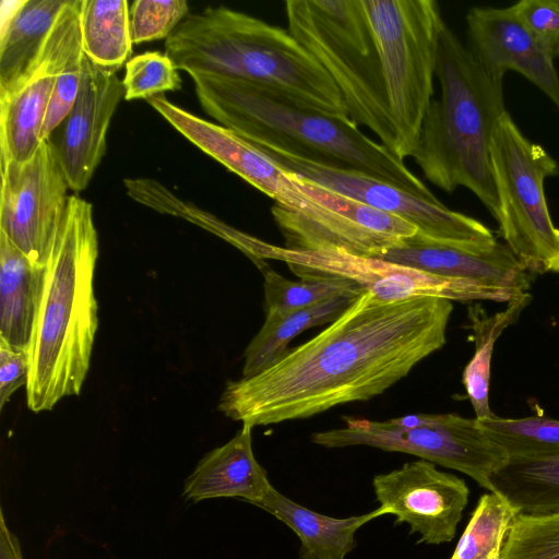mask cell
Wrapping results in <instances>:
<instances>
[{
  "mask_svg": "<svg viewBox=\"0 0 559 559\" xmlns=\"http://www.w3.org/2000/svg\"><path fill=\"white\" fill-rule=\"evenodd\" d=\"M452 310L445 298L389 302L365 290L314 337L260 373L229 381L218 411L253 428L372 399L443 347Z\"/></svg>",
  "mask_w": 559,
  "mask_h": 559,
  "instance_id": "cell-1",
  "label": "cell"
},
{
  "mask_svg": "<svg viewBox=\"0 0 559 559\" xmlns=\"http://www.w3.org/2000/svg\"><path fill=\"white\" fill-rule=\"evenodd\" d=\"M201 108L247 141L323 166L357 171L428 201V187L350 117L331 115L262 85L214 74H190Z\"/></svg>",
  "mask_w": 559,
  "mask_h": 559,
  "instance_id": "cell-2",
  "label": "cell"
},
{
  "mask_svg": "<svg viewBox=\"0 0 559 559\" xmlns=\"http://www.w3.org/2000/svg\"><path fill=\"white\" fill-rule=\"evenodd\" d=\"M97 257L93 205L72 193L46 264L29 346L26 403L35 413L81 393L98 328L93 284Z\"/></svg>",
  "mask_w": 559,
  "mask_h": 559,
  "instance_id": "cell-3",
  "label": "cell"
},
{
  "mask_svg": "<svg viewBox=\"0 0 559 559\" xmlns=\"http://www.w3.org/2000/svg\"><path fill=\"white\" fill-rule=\"evenodd\" d=\"M176 69L262 85L318 110L349 117L324 68L289 33L217 5L189 14L165 40Z\"/></svg>",
  "mask_w": 559,
  "mask_h": 559,
  "instance_id": "cell-4",
  "label": "cell"
},
{
  "mask_svg": "<svg viewBox=\"0 0 559 559\" xmlns=\"http://www.w3.org/2000/svg\"><path fill=\"white\" fill-rule=\"evenodd\" d=\"M436 76L441 96L427 109L412 157L435 186L449 193L467 188L497 219L490 144L507 111L502 85L484 73L447 24L439 38Z\"/></svg>",
  "mask_w": 559,
  "mask_h": 559,
  "instance_id": "cell-5",
  "label": "cell"
},
{
  "mask_svg": "<svg viewBox=\"0 0 559 559\" xmlns=\"http://www.w3.org/2000/svg\"><path fill=\"white\" fill-rule=\"evenodd\" d=\"M285 13L287 29L332 78L350 119L402 159L362 0H287Z\"/></svg>",
  "mask_w": 559,
  "mask_h": 559,
  "instance_id": "cell-6",
  "label": "cell"
},
{
  "mask_svg": "<svg viewBox=\"0 0 559 559\" xmlns=\"http://www.w3.org/2000/svg\"><path fill=\"white\" fill-rule=\"evenodd\" d=\"M362 5L404 160L417 147L432 100L438 45L445 22L435 0H362Z\"/></svg>",
  "mask_w": 559,
  "mask_h": 559,
  "instance_id": "cell-7",
  "label": "cell"
},
{
  "mask_svg": "<svg viewBox=\"0 0 559 559\" xmlns=\"http://www.w3.org/2000/svg\"><path fill=\"white\" fill-rule=\"evenodd\" d=\"M490 159L506 245L532 274L559 273V229L544 190L545 179L559 173L557 162L523 135L508 111L493 130Z\"/></svg>",
  "mask_w": 559,
  "mask_h": 559,
  "instance_id": "cell-8",
  "label": "cell"
},
{
  "mask_svg": "<svg viewBox=\"0 0 559 559\" xmlns=\"http://www.w3.org/2000/svg\"><path fill=\"white\" fill-rule=\"evenodd\" d=\"M344 421L342 428L313 433L312 442L329 449L366 445L415 455L461 472L488 491L492 475L509 461L476 417L413 414L384 421L354 417Z\"/></svg>",
  "mask_w": 559,
  "mask_h": 559,
  "instance_id": "cell-9",
  "label": "cell"
},
{
  "mask_svg": "<svg viewBox=\"0 0 559 559\" xmlns=\"http://www.w3.org/2000/svg\"><path fill=\"white\" fill-rule=\"evenodd\" d=\"M284 239L295 251L342 249L374 258L413 237L411 223L373 209L295 174L294 186L271 209Z\"/></svg>",
  "mask_w": 559,
  "mask_h": 559,
  "instance_id": "cell-10",
  "label": "cell"
},
{
  "mask_svg": "<svg viewBox=\"0 0 559 559\" xmlns=\"http://www.w3.org/2000/svg\"><path fill=\"white\" fill-rule=\"evenodd\" d=\"M265 259L285 262L300 280H348L381 301L439 297L451 301L492 300L508 304L518 296L469 280L444 277L383 259L356 255L342 249L295 251L260 239L253 262Z\"/></svg>",
  "mask_w": 559,
  "mask_h": 559,
  "instance_id": "cell-11",
  "label": "cell"
},
{
  "mask_svg": "<svg viewBox=\"0 0 559 559\" xmlns=\"http://www.w3.org/2000/svg\"><path fill=\"white\" fill-rule=\"evenodd\" d=\"M254 145L285 170L395 215L430 239L476 252L488 251L498 242L492 230L481 222L452 211L440 201L425 200L365 174L323 166L270 146Z\"/></svg>",
  "mask_w": 559,
  "mask_h": 559,
  "instance_id": "cell-12",
  "label": "cell"
},
{
  "mask_svg": "<svg viewBox=\"0 0 559 559\" xmlns=\"http://www.w3.org/2000/svg\"><path fill=\"white\" fill-rule=\"evenodd\" d=\"M0 231L33 263L46 266L70 190L56 143L43 141L24 163L0 162Z\"/></svg>",
  "mask_w": 559,
  "mask_h": 559,
  "instance_id": "cell-13",
  "label": "cell"
},
{
  "mask_svg": "<svg viewBox=\"0 0 559 559\" xmlns=\"http://www.w3.org/2000/svg\"><path fill=\"white\" fill-rule=\"evenodd\" d=\"M81 0H69L38 56L5 93L0 94V162L24 163L39 144L46 111L58 78L82 53Z\"/></svg>",
  "mask_w": 559,
  "mask_h": 559,
  "instance_id": "cell-14",
  "label": "cell"
},
{
  "mask_svg": "<svg viewBox=\"0 0 559 559\" xmlns=\"http://www.w3.org/2000/svg\"><path fill=\"white\" fill-rule=\"evenodd\" d=\"M372 487L380 507L395 516L394 523L408 524L412 534H419L418 543L428 545L454 538L469 496L462 478L420 459L376 475Z\"/></svg>",
  "mask_w": 559,
  "mask_h": 559,
  "instance_id": "cell-15",
  "label": "cell"
},
{
  "mask_svg": "<svg viewBox=\"0 0 559 559\" xmlns=\"http://www.w3.org/2000/svg\"><path fill=\"white\" fill-rule=\"evenodd\" d=\"M467 50L496 84L516 71L559 107L554 59L509 8H472L466 14Z\"/></svg>",
  "mask_w": 559,
  "mask_h": 559,
  "instance_id": "cell-16",
  "label": "cell"
},
{
  "mask_svg": "<svg viewBox=\"0 0 559 559\" xmlns=\"http://www.w3.org/2000/svg\"><path fill=\"white\" fill-rule=\"evenodd\" d=\"M124 98L117 72L82 57V79L75 103L62 122L56 144L69 188L79 194L90 183L107 147L114 114Z\"/></svg>",
  "mask_w": 559,
  "mask_h": 559,
  "instance_id": "cell-17",
  "label": "cell"
},
{
  "mask_svg": "<svg viewBox=\"0 0 559 559\" xmlns=\"http://www.w3.org/2000/svg\"><path fill=\"white\" fill-rule=\"evenodd\" d=\"M374 258L444 277L469 280L513 295L527 293L533 278L509 247L499 241L488 251L476 252L417 233Z\"/></svg>",
  "mask_w": 559,
  "mask_h": 559,
  "instance_id": "cell-18",
  "label": "cell"
},
{
  "mask_svg": "<svg viewBox=\"0 0 559 559\" xmlns=\"http://www.w3.org/2000/svg\"><path fill=\"white\" fill-rule=\"evenodd\" d=\"M147 103L188 141L275 203H281L289 192L294 174L282 168L242 136L185 110L164 94L147 99Z\"/></svg>",
  "mask_w": 559,
  "mask_h": 559,
  "instance_id": "cell-19",
  "label": "cell"
},
{
  "mask_svg": "<svg viewBox=\"0 0 559 559\" xmlns=\"http://www.w3.org/2000/svg\"><path fill=\"white\" fill-rule=\"evenodd\" d=\"M252 427L241 429L225 444L207 452L187 477L182 496L199 502L237 498L258 506L273 487L252 450Z\"/></svg>",
  "mask_w": 559,
  "mask_h": 559,
  "instance_id": "cell-20",
  "label": "cell"
},
{
  "mask_svg": "<svg viewBox=\"0 0 559 559\" xmlns=\"http://www.w3.org/2000/svg\"><path fill=\"white\" fill-rule=\"evenodd\" d=\"M257 507L296 533L300 540L298 559H346L356 547V532L368 522L389 514L379 507L360 515L332 518L296 503L274 487Z\"/></svg>",
  "mask_w": 559,
  "mask_h": 559,
  "instance_id": "cell-21",
  "label": "cell"
},
{
  "mask_svg": "<svg viewBox=\"0 0 559 559\" xmlns=\"http://www.w3.org/2000/svg\"><path fill=\"white\" fill-rule=\"evenodd\" d=\"M68 1H1L0 94L10 90L29 68Z\"/></svg>",
  "mask_w": 559,
  "mask_h": 559,
  "instance_id": "cell-22",
  "label": "cell"
},
{
  "mask_svg": "<svg viewBox=\"0 0 559 559\" xmlns=\"http://www.w3.org/2000/svg\"><path fill=\"white\" fill-rule=\"evenodd\" d=\"M45 272L0 231V341L12 347L29 350Z\"/></svg>",
  "mask_w": 559,
  "mask_h": 559,
  "instance_id": "cell-23",
  "label": "cell"
},
{
  "mask_svg": "<svg viewBox=\"0 0 559 559\" xmlns=\"http://www.w3.org/2000/svg\"><path fill=\"white\" fill-rule=\"evenodd\" d=\"M531 301V294L523 293L512 298L504 310L492 316H487L478 304L468 308L475 353L464 368L462 382L477 419L496 416L489 404L493 347L502 332L518 321Z\"/></svg>",
  "mask_w": 559,
  "mask_h": 559,
  "instance_id": "cell-24",
  "label": "cell"
},
{
  "mask_svg": "<svg viewBox=\"0 0 559 559\" xmlns=\"http://www.w3.org/2000/svg\"><path fill=\"white\" fill-rule=\"evenodd\" d=\"M360 295H344L283 317L265 318L245 350L242 378L255 376L275 364L288 350L293 338L307 329L333 322Z\"/></svg>",
  "mask_w": 559,
  "mask_h": 559,
  "instance_id": "cell-25",
  "label": "cell"
},
{
  "mask_svg": "<svg viewBox=\"0 0 559 559\" xmlns=\"http://www.w3.org/2000/svg\"><path fill=\"white\" fill-rule=\"evenodd\" d=\"M129 2L81 0L82 51L93 63L118 71L132 53Z\"/></svg>",
  "mask_w": 559,
  "mask_h": 559,
  "instance_id": "cell-26",
  "label": "cell"
},
{
  "mask_svg": "<svg viewBox=\"0 0 559 559\" xmlns=\"http://www.w3.org/2000/svg\"><path fill=\"white\" fill-rule=\"evenodd\" d=\"M492 491L504 496L519 514L559 512V456L509 460L491 477Z\"/></svg>",
  "mask_w": 559,
  "mask_h": 559,
  "instance_id": "cell-27",
  "label": "cell"
},
{
  "mask_svg": "<svg viewBox=\"0 0 559 559\" xmlns=\"http://www.w3.org/2000/svg\"><path fill=\"white\" fill-rule=\"evenodd\" d=\"M264 277L265 318L289 314L300 309L344 295H360L365 290L340 277L289 281L275 272L264 260L255 262Z\"/></svg>",
  "mask_w": 559,
  "mask_h": 559,
  "instance_id": "cell-28",
  "label": "cell"
},
{
  "mask_svg": "<svg viewBox=\"0 0 559 559\" xmlns=\"http://www.w3.org/2000/svg\"><path fill=\"white\" fill-rule=\"evenodd\" d=\"M516 509L501 493H484L468 521L451 559H496L518 515Z\"/></svg>",
  "mask_w": 559,
  "mask_h": 559,
  "instance_id": "cell-29",
  "label": "cell"
},
{
  "mask_svg": "<svg viewBox=\"0 0 559 559\" xmlns=\"http://www.w3.org/2000/svg\"><path fill=\"white\" fill-rule=\"evenodd\" d=\"M486 435L503 449L509 460L559 456V420L544 416L478 419Z\"/></svg>",
  "mask_w": 559,
  "mask_h": 559,
  "instance_id": "cell-30",
  "label": "cell"
},
{
  "mask_svg": "<svg viewBox=\"0 0 559 559\" xmlns=\"http://www.w3.org/2000/svg\"><path fill=\"white\" fill-rule=\"evenodd\" d=\"M502 559H559V512L518 514L501 552Z\"/></svg>",
  "mask_w": 559,
  "mask_h": 559,
  "instance_id": "cell-31",
  "label": "cell"
},
{
  "mask_svg": "<svg viewBox=\"0 0 559 559\" xmlns=\"http://www.w3.org/2000/svg\"><path fill=\"white\" fill-rule=\"evenodd\" d=\"M122 85L124 99H150L165 92L181 88L178 70L160 51H145L126 62Z\"/></svg>",
  "mask_w": 559,
  "mask_h": 559,
  "instance_id": "cell-32",
  "label": "cell"
},
{
  "mask_svg": "<svg viewBox=\"0 0 559 559\" xmlns=\"http://www.w3.org/2000/svg\"><path fill=\"white\" fill-rule=\"evenodd\" d=\"M189 14L186 0H134L129 8L133 45L167 39Z\"/></svg>",
  "mask_w": 559,
  "mask_h": 559,
  "instance_id": "cell-33",
  "label": "cell"
},
{
  "mask_svg": "<svg viewBox=\"0 0 559 559\" xmlns=\"http://www.w3.org/2000/svg\"><path fill=\"white\" fill-rule=\"evenodd\" d=\"M511 9L551 58L558 57L559 0H521Z\"/></svg>",
  "mask_w": 559,
  "mask_h": 559,
  "instance_id": "cell-34",
  "label": "cell"
},
{
  "mask_svg": "<svg viewBox=\"0 0 559 559\" xmlns=\"http://www.w3.org/2000/svg\"><path fill=\"white\" fill-rule=\"evenodd\" d=\"M82 57L83 52L73 57L58 78L40 131V142L50 139L75 103L82 79Z\"/></svg>",
  "mask_w": 559,
  "mask_h": 559,
  "instance_id": "cell-35",
  "label": "cell"
},
{
  "mask_svg": "<svg viewBox=\"0 0 559 559\" xmlns=\"http://www.w3.org/2000/svg\"><path fill=\"white\" fill-rule=\"evenodd\" d=\"M31 371L29 350L10 346L0 341V408L12 394L27 384Z\"/></svg>",
  "mask_w": 559,
  "mask_h": 559,
  "instance_id": "cell-36",
  "label": "cell"
},
{
  "mask_svg": "<svg viewBox=\"0 0 559 559\" xmlns=\"http://www.w3.org/2000/svg\"><path fill=\"white\" fill-rule=\"evenodd\" d=\"M0 559H23L19 538L7 525L2 509L0 511Z\"/></svg>",
  "mask_w": 559,
  "mask_h": 559,
  "instance_id": "cell-37",
  "label": "cell"
},
{
  "mask_svg": "<svg viewBox=\"0 0 559 559\" xmlns=\"http://www.w3.org/2000/svg\"><path fill=\"white\" fill-rule=\"evenodd\" d=\"M496 559H502V558H501V557H499V558H496Z\"/></svg>",
  "mask_w": 559,
  "mask_h": 559,
  "instance_id": "cell-38",
  "label": "cell"
}]
</instances>
